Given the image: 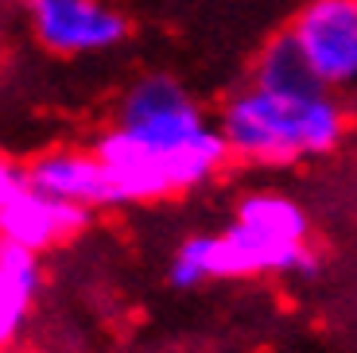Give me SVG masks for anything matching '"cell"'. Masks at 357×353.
I'll list each match as a JSON object with an SVG mask.
<instances>
[{
	"mask_svg": "<svg viewBox=\"0 0 357 353\" xmlns=\"http://www.w3.org/2000/svg\"><path fill=\"white\" fill-rule=\"evenodd\" d=\"M43 268L39 253L24 248L16 241H0V350L16 342L31 315V299L39 295Z\"/></svg>",
	"mask_w": 357,
	"mask_h": 353,
	"instance_id": "9",
	"label": "cell"
},
{
	"mask_svg": "<svg viewBox=\"0 0 357 353\" xmlns=\"http://www.w3.org/2000/svg\"><path fill=\"white\" fill-rule=\"evenodd\" d=\"M307 248V213L299 202L276 190H252L237 202V213L222 233H198L178 245L171 260L175 287H198L206 280H245V276L314 272Z\"/></svg>",
	"mask_w": 357,
	"mask_h": 353,
	"instance_id": "1",
	"label": "cell"
},
{
	"mask_svg": "<svg viewBox=\"0 0 357 353\" xmlns=\"http://www.w3.org/2000/svg\"><path fill=\"white\" fill-rule=\"evenodd\" d=\"M249 86H260L268 93H284V98H319V93H334L322 86V78L314 74V66L307 62L303 47L295 43L291 31L272 36L257 51L249 66Z\"/></svg>",
	"mask_w": 357,
	"mask_h": 353,
	"instance_id": "8",
	"label": "cell"
},
{
	"mask_svg": "<svg viewBox=\"0 0 357 353\" xmlns=\"http://www.w3.org/2000/svg\"><path fill=\"white\" fill-rule=\"evenodd\" d=\"M31 36L51 54H101L125 43L128 24L109 0H24Z\"/></svg>",
	"mask_w": 357,
	"mask_h": 353,
	"instance_id": "6",
	"label": "cell"
},
{
	"mask_svg": "<svg viewBox=\"0 0 357 353\" xmlns=\"http://www.w3.org/2000/svg\"><path fill=\"white\" fill-rule=\"evenodd\" d=\"M218 128L229 140L233 159L252 167H284L338 148L346 136V105L334 93L284 98L260 86H241L225 98Z\"/></svg>",
	"mask_w": 357,
	"mask_h": 353,
	"instance_id": "3",
	"label": "cell"
},
{
	"mask_svg": "<svg viewBox=\"0 0 357 353\" xmlns=\"http://www.w3.org/2000/svg\"><path fill=\"white\" fill-rule=\"evenodd\" d=\"M89 218L93 210L47 195L43 186H36L27 163L0 151V241L47 253L63 241H74Z\"/></svg>",
	"mask_w": 357,
	"mask_h": 353,
	"instance_id": "4",
	"label": "cell"
},
{
	"mask_svg": "<svg viewBox=\"0 0 357 353\" xmlns=\"http://www.w3.org/2000/svg\"><path fill=\"white\" fill-rule=\"evenodd\" d=\"M27 167H31L36 186H43L47 195L63 198V202H78L86 210L116 206L109 171L93 148H51L36 156Z\"/></svg>",
	"mask_w": 357,
	"mask_h": 353,
	"instance_id": "7",
	"label": "cell"
},
{
	"mask_svg": "<svg viewBox=\"0 0 357 353\" xmlns=\"http://www.w3.org/2000/svg\"><path fill=\"white\" fill-rule=\"evenodd\" d=\"M287 31L326 89H357V0H307Z\"/></svg>",
	"mask_w": 357,
	"mask_h": 353,
	"instance_id": "5",
	"label": "cell"
},
{
	"mask_svg": "<svg viewBox=\"0 0 357 353\" xmlns=\"http://www.w3.org/2000/svg\"><path fill=\"white\" fill-rule=\"evenodd\" d=\"M116 128H125L148 156H155L171 195H187L210 183L233 159L229 140L206 121L202 105L171 74H144L116 105Z\"/></svg>",
	"mask_w": 357,
	"mask_h": 353,
	"instance_id": "2",
	"label": "cell"
}]
</instances>
